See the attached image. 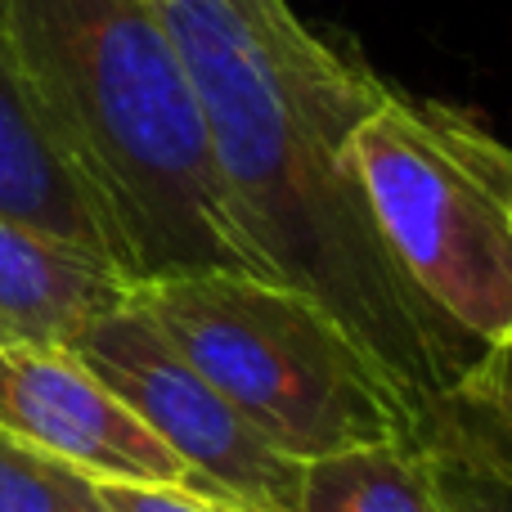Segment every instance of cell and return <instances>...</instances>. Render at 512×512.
Masks as SVG:
<instances>
[{
	"mask_svg": "<svg viewBox=\"0 0 512 512\" xmlns=\"http://www.w3.org/2000/svg\"><path fill=\"white\" fill-rule=\"evenodd\" d=\"M0 212L117 265L95 207L86 203L77 180L54 158L45 131L36 126L32 108L9 72L5 50H0Z\"/></svg>",
	"mask_w": 512,
	"mask_h": 512,
	"instance_id": "ba28073f",
	"label": "cell"
},
{
	"mask_svg": "<svg viewBox=\"0 0 512 512\" xmlns=\"http://www.w3.org/2000/svg\"><path fill=\"white\" fill-rule=\"evenodd\" d=\"M131 297V279L104 256L0 212V351L72 346Z\"/></svg>",
	"mask_w": 512,
	"mask_h": 512,
	"instance_id": "52a82bcc",
	"label": "cell"
},
{
	"mask_svg": "<svg viewBox=\"0 0 512 512\" xmlns=\"http://www.w3.org/2000/svg\"><path fill=\"white\" fill-rule=\"evenodd\" d=\"M0 432L18 436L86 481L176 486L221 495L68 346L0 351ZM225 499V495H221Z\"/></svg>",
	"mask_w": 512,
	"mask_h": 512,
	"instance_id": "8992f818",
	"label": "cell"
},
{
	"mask_svg": "<svg viewBox=\"0 0 512 512\" xmlns=\"http://www.w3.org/2000/svg\"><path fill=\"white\" fill-rule=\"evenodd\" d=\"M68 351L225 499L252 512H297L306 463L274 450L131 297L95 319Z\"/></svg>",
	"mask_w": 512,
	"mask_h": 512,
	"instance_id": "5b68a950",
	"label": "cell"
},
{
	"mask_svg": "<svg viewBox=\"0 0 512 512\" xmlns=\"http://www.w3.org/2000/svg\"><path fill=\"white\" fill-rule=\"evenodd\" d=\"M355 176L414 288L468 342L512 333V144L445 99L387 90L351 131Z\"/></svg>",
	"mask_w": 512,
	"mask_h": 512,
	"instance_id": "277c9868",
	"label": "cell"
},
{
	"mask_svg": "<svg viewBox=\"0 0 512 512\" xmlns=\"http://www.w3.org/2000/svg\"><path fill=\"white\" fill-rule=\"evenodd\" d=\"M418 436L441 463L454 512H512V450L499 436H490L454 405Z\"/></svg>",
	"mask_w": 512,
	"mask_h": 512,
	"instance_id": "30bf717a",
	"label": "cell"
},
{
	"mask_svg": "<svg viewBox=\"0 0 512 512\" xmlns=\"http://www.w3.org/2000/svg\"><path fill=\"white\" fill-rule=\"evenodd\" d=\"M203 108L225 203L274 283L315 301L423 432L481 355L414 288L355 176L387 81L288 0H153Z\"/></svg>",
	"mask_w": 512,
	"mask_h": 512,
	"instance_id": "6da1fadb",
	"label": "cell"
},
{
	"mask_svg": "<svg viewBox=\"0 0 512 512\" xmlns=\"http://www.w3.org/2000/svg\"><path fill=\"white\" fill-rule=\"evenodd\" d=\"M131 301L288 459L418 436L342 328L283 283L203 270L135 283Z\"/></svg>",
	"mask_w": 512,
	"mask_h": 512,
	"instance_id": "3957f363",
	"label": "cell"
},
{
	"mask_svg": "<svg viewBox=\"0 0 512 512\" xmlns=\"http://www.w3.org/2000/svg\"><path fill=\"white\" fill-rule=\"evenodd\" d=\"M297 512H454V499L432 445L423 436H391L310 459Z\"/></svg>",
	"mask_w": 512,
	"mask_h": 512,
	"instance_id": "9c48e42d",
	"label": "cell"
},
{
	"mask_svg": "<svg viewBox=\"0 0 512 512\" xmlns=\"http://www.w3.org/2000/svg\"><path fill=\"white\" fill-rule=\"evenodd\" d=\"M454 409H463L472 423H481L512 450V333L472 360L454 391Z\"/></svg>",
	"mask_w": 512,
	"mask_h": 512,
	"instance_id": "7c38bea8",
	"label": "cell"
},
{
	"mask_svg": "<svg viewBox=\"0 0 512 512\" xmlns=\"http://www.w3.org/2000/svg\"><path fill=\"white\" fill-rule=\"evenodd\" d=\"M0 50L131 288L203 270L270 279L230 216L153 0H0Z\"/></svg>",
	"mask_w": 512,
	"mask_h": 512,
	"instance_id": "7a4b0ae2",
	"label": "cell"
},
{
	"mask_svg": "<svg viewBox=\"0 0 512 512\" xmlns=\"http://www.w3.org/2000/svg\"><path fill=\"white\" fill-rule=\"evenodd\" d=\"M0 512H104L95 486L0 432Z\"/></svg>",
	"mask_w": 512,
	"mask_h": 512,
	"instance_id": "8fae6325",
	"label": "cell"
},
{
	"mask_svg": "<svg viewBox=\"0 0 512 512\" xmlns=\"http://www.w3.org/2000/svg\"><path fill=\"white\" fill-rule=\"evenodd\" d=\"M104 512H252L234 499L203 495L176 486H122V481H90Z\"/></svg>",
	"mask_w": 512,
	"mask_h": 512,
	"instance_id": "4fadbf2b",
	"label": "cell"
}]
</instances>
